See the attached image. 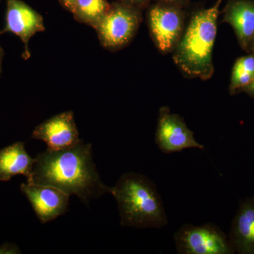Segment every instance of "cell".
<instances>
[{"label": "cell", "instance_id": "6da1fadb", "mask_svg": "<svg viewBox=\"0 0 254 254\" xmlns=\"http://www.w3.org/2000/svg\"><path fill=\"white\" fill-rule=\"evenodd\" d=\"M27 182L55 187L68 195H77L86 205L111 190V187L100 179L93 162L92 145L81 140L71 148H48L39 153Z\"/></svg>", "mask_w": 254, "mask_h": 254}, {"label": "cell", "instance_id": "7a4b0ae2", "mask_svg": "<svg viewBox=\"0 0 254 254\" xmlns=\"http://www.w3.org/2000/svg\"><path fill=\"white\" fill-rule=\"evenodd\" d=\"M222 1L192 14L173 52L174 63L186 77L207 81L213 76V52Z\"/></svg>", "mask_w": 254, "mask_h": 254}, {"label": "cell", "instance_id": "3957f363", "mask_svg": "<svg viewBox=\"0 0 254 254\" xmlns=\"http://www.w3.org/2000/svg\"><path fill=\"white\" fill-rule=\"evenodd\" d=\"M120 212V224L135 228L161 229L168 224L163 199L154 182L136 173L124 174L111 187Z\"/></svg>", "mask_w": 254, "mask_h": 254}, {"label": "cell", "instance_id": "277c9868", "mask_svg": "<svg viewBox=\"0 0 254 254\" xmlns=\"http://www.w3.org/2000/svg\"><path fill=\"white\" fill-rule=\"evenodd\" d=\"M141 22V9L120 1L110 4L93 28L102 46L110 51H118L134 38Z\"/></svg>", "mask_w": 254, "mask_h": 254}, {"label": "cell", "instance_id": "5b68a950", "mask_svg": "<svg viewBox=\"0 0 254 254\" xmlns=\"http://www.w3.org/2000/svg\"><path fill=\"white\" fill-rule=\"evenodd\" d=\"M185 6L158 2L150 5L147 18L150 36L163 54L173 53L185 31Z\"/></svg>", "mask_w": 254, "mask_h": 254}, {"label": "cell", "instance_id": "8992f818", "mask_svg": "<svg viewBox=\"0 0 254 254\" xmlns=\"http://www.w3.org/2000/svg\"><path fill=\"white\" fill-rule=\"evenodd\" d=\"M177 253L180 254H228L232 245L215 224H185L174 234Z\"/></svg>", "mask_w": 254, "mask_h": 254}, {"label": "cell", "instance_id": "52a82bcc", "mask_svg": "<svg viewBox=\"0 0 254 254\" xmlns=\"http://www.w3.org/2000/svg\"><path fill=\"white\" fill-rule=\"evenodd\" d=\"M155 141L159 149L166 154L189 148H205L204 145L195 139L194 133L190 129L183 118L178 114L172 113L166 106L159 110Z\"/></svg>", "mask_w": 254, "mask_h": 254}, {"label": "cell", "instance_id": "ba28073f", "mask_svg": "<svg viewBox=\"0 0 254 254\" xmlns=\"http://www.w3.org/2000/svg\"><path fill=\"white\" fill-rule=\"evenodd\" d=\"M6 2L5 26L0 31V35L11 33L19 37L24 43L23 58L29 59L31 53L28 43L31 37L36 33L46 30L43 18L41 14L21 0H6Z\"/></svg>", "mask_w": 254, "mask_h": 254}, {"label": "cell", "instance_id": "9c48e42d", "mask_svg": "<svg viewBox=\"0 0 254 254\" xmlns=\"http://www.w3.org/2000/svg\"><path fill=\"white\" fill-rule=\"evenodd\" d=\"M73 112L66 111L48 119L33 130L32 138L46 142L48 149L71 148L80 141Z\"/></svg>", "mask_w": 254, "mask_h": 254}, {"label": "cell", "instance_id": "30bf717a", "mask_svg": "<svg viewBox=\"0 0 254 254\" xmlns=\"http://www.w3.org/2000/svg\"><path fill=\"white\" fill-rule=\"evenodd\" d=\"M21 190L42 223L55 220L67 210L70 195L55 187L27 182L21 184Z\"/></svg>", "mask_w": 254, "mask_h": 254}, {"label": "cell", "instance_id": "8fae6325", "mask_svg": "<svg viewBox=\"0 0 254 254\" xmlns=\"http://www.w3.org/2000/svg\"><path fill=\"white\" fill-rule=\"evenodd\" d=\"M222 13V22L232 26L240 46L249 53L254 41V0H227Z\"/></svg>", "mask_w": 254, "mask_h": 254}, {"label": "cell", "instance_id": "7c38bea8", "mask_svg": "<svg viewBox=\"0 0 254 254\" xmlns=\"http://www.w3.org/2000/svg\"><path fill=\"white\" fill-rule=\"evenodd\" d=\"M36 158H32L25 150L24 143L16 142L0 150V182H7L13 177L31 176Z\"/></svg>", "mask_w": 254, "mask_h": 254}, {"label": "cell", "instance_id": "4fadbf2b", "mask_svg": "<svg viewBox=\"0 0 254 254\" xmlns=\"http://www.w3.org/2000/svg\"><path fill=\"white\" fill-rule=\"evenodd\" d=\"M232 242L242 252H254V203H245L237 214L233 228Z\"/></svg>", "mask_w": 254, "mask_h": 254}, {"label": "cell", "instance_id": "5bb4252c", "mask_svg": "<svg viewBox=\"0 0 254 254\" xmlns=\"http://www.w3.org/2000/svg\"><path fill=\"white\" fill-rule=\"evenodd\" d=\"M110 6L107 0H75L70 11L78 21L93 28Z\"/></svg>", "mask_w": 254, "mask_h": 254}, {"label": "cell", "instance_id": "9a60e30c", "mask_svg": "<svg viewBox=\"0 0 254 254\" xmlns=\"http://www.w3.org/2000/svg\"><path fill=\"white\" fill-rule=\"evenodd\" d=\"M254 75L232 68L230 92L232 95L243 91L254 79Z\"/></svg>", "mask_w": 254, "mask_h": 254}, {"label": "cell", "instance_id": "2e32d148", "mask_svg": "<svg viewBox=\"0 0 254 254\" xmlns=\"http://www.w3.org/2000/svg\"><path fill=\"white\" fill-rule=\"evenodd\" d=\"M233 68L254 75V54L250 53L241 57L235 62Z\"/></svg>", "mask_w": 254, "mask_h": 254}, {"label": "cell", "instance_id": "e0dca14e", "mask_svg": "<svg viewBox=\"0 0 254 254\" xmlns=\"http://www.w3.org/2000/svg\"><path fill=\"white\" fill-rule=\"evenodd\" d=\"M120 1L136 6L142 10L145 7H148L152 0H120Z\"/></svg>", "mask_w": 254, "mask_h": 254}, {"label": "cell", "instance_id": "ac0fdd59", "mask_svg": "<svg viewBox=\"0 0 254 254\" xmlns=\"http://www.w3.org/2000/svg\"><path fill=\"white\" fill-rule=\"evenodd\" d=\"M158 2L167 3V4L180 5L186 7L190 0H155Z\"/></svg>", "mask_w": 254, "mask_h": 254}, {"label": "cell", "instance_id": "d6986e66", "mask_svg": "<svg viewBox=\"0 0 254 254\" xmlns=\"http://www.w3.org/2000/svg\"><path fill=\"white\" fill-rule=\"evenodd\" d=\"M243 91L248 93V94L251 95V96L254 97V79L252 80V81L251 82L250 84L246 87Z\"/></svg>", "mask_w": 254, "mask_h": 254}, {"label": "cell", "instance_id": "ffe728a7", "mask_svg": "<svg viewBox=\"0 0 254 254\" xmlns=\"http://www.w3.org/2000/svg\"><path fill=\"white\" fill-rule=\"evenodd\" d=\"M60 1H61L62 4H63V6L70 11L71 7H72L73 2H74L75 0H60Z\"/></svg>", "mask_w": 254, "mask_h": 254}, {"label": "cell", "instance_id": "44dd1931", "mask_svg": "<svg viewBox=\"0 0 254 254\" xmlns=\"http://www.w3.org/2000/svg\"><path fill=\"white\" fill-rule=\"evenodd\" d=\"M4 53L1 47L0 46V76H1V70H2V60L4 58Z\"/></svg>", "mask_w": 254, "mask_h": 254}, {"label": "cell", "instance_id": "7402d4cb", "mask_svg": "<svg viewBox=\"0 0 254 254\" xmlns=\"http://www.w3.org/2000/svg\"><path fill=\"white\" fill-rule=\"evenodd\" d=\"M249 53H253V54H254V43L252 45V46H251Z\"/></svg>", "mask_w": 254, "mask_h": 254}, {"label": "cell", "instance_id": "603a6c76", "mask_svg": "<svg viewBox=\"0 0 254 254\" xmlns=\"http://www.w3.org/2000/svg\"><path fill=\"white\" fill-rule=\"evenodd\" d=\"M253 43H252V44H253ZM250 48H251V47H250Z\"/></svg>", "mask_w": 254, "mask_h": 254}]
</instances>
